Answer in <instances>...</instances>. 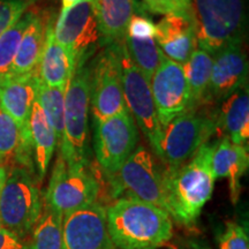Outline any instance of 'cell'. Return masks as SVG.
<instances>
[{"label": "cell", "mask_w": 249, "mask_h": 249, "mask_svg": "<svg viewBox=\"0 0 249 249\" xmlns=\"http://www.w3.org/2000/svg\"><path fill=\"white\" fill-rule=\"evenodd\" d=\"M217 130L225 134L234 144L245 145L249 138V95L248 88L239 89L223 101Z\"/></svg>", "instance_id": "21"}, {"label": "cell", "mask_w": 249, "mask_h": 249, "mask_svg": "<svg viewBox=\"0 0 249 249\" xmlns=\"http://www.w3.org/2000/svg\"><path fill=\"white\" fill-rule=\"evenodd\" d=\"M192 249H207V248H202L200 246H193Z\"/></svg>", "instance_id": "37"}, {"label": "cell", "mask_w": 249, "mask_h": 249, "mask_svg": "<svg viewBox=\"0 0 249 249\" xmlns=\"http://www.w3.org/2000/svg\"><path fill=\"white\" fill-rule=\"evenodd\" d=\"M48 21H45L44 17L38 12L33 11L30 22L24 31L17 57L14 59L11 76L28 75L37 71L44 48Z\"/></svg>", "instance_id": "23"}, {"label": "cell", "mask_w": 249, "mask_h": 249, "mask_svg": "<svg viewBox=\"0 0 249 249\" xmlns=\"http://www.w3.org/2000/svg\"><path fill=\"white\" fill-rule=\"evenodd\" d=\"M28 5L27 0H0V36L20 20Z\"/></svg>", "instance_id": "31"}, {"label": "cell", "mask_w": 249, "mask_h": 249, "mask_svg": "<svg viewBox=\"0 0 249 249\" xmlns=\"http://www.w3.org/2000/svg\"><path fill=\"white\" fill-rule=\"evenodd\" d=\"M21 142V130L18 124L0 108V166L15 164Z\"/></svg>", "instance_id": "29"}, {"label": "cell", "mask_w": 249, "mask_h": 249, "mask_svg": "<svg viewBox=\"0 0 249 249\" xmlns=\"http://www.w3.org/2000/svg\"><path fill=\"white\" fill-rule=\"evenodd\" d=\"M62 218L61 213L43 203L42 214L26 249H62Z\"/></svg>", "instance_id": "25"}, {"label": "cell", "mask_w": 249, "mask_h": 249, "mask_svg": "<svg viewBox=\"0 0 249 249\" xmlns=\"http://www.w3.org/2000/svg\"><path fill=\"white\" fill-rule=\"evenodd\" d=\"M213 145L204 144L187 163L163 171L166 213L171 219L192 226L211 198L214 178L211 166Z\"/></svg>", "instance_id": "1"}, {"label": "cell", "mask_w": 249, "mask_h": 249, "mask_svg": "<svg viewBox=\"0 0 249 249\" xmlns=\"http://www.w3.org/2000/svg\"><path fill=\"white\" fill-rule=\"evenodd\" d=\"M0 249H26V245L17 235L5 229H0Z\"/></svg>", "instance_id": "34"}, {"label": "cell", "mask_w": 249, "mask_h": 249, "mask_svg": "<svg viewBox=\"0 0 249 249\" xmlns=\"http://www.w3.org/2000/svg\"><path fill=\"white\" fill-rule=\"evenodd\" d=\"M6 178H7V170L4 166H0V193H1L2 187L5 185Z\"/></svg>", "instance_id": "36"}, {"label": "cell", "mask_w": 249, "mask_h": 249, "mask_svg": "<svg viewBox=\"0 0 249 249\" xmlns=\"http://www.w3.org/2000/svg\"><path fill=\"white\" fill-rule=\"evenodd\" d=\"M90 107V67L77 64L65 91L64 135L59 155L70 166L90 165L88 113Z\"/></svg>", "instance_id": "3"}, {"label": "cell", "mask_w": 249, "mask_h": 249, "mask_svg": "<svg viewBox=\"0 0 249 249\" xmlns=\"http://www.w3.org/2000/svg\"><path fill=\"white\" fill-rule=\"evenodd\" d=\"M54 22L48 21L45 42L38 64L39 80L49 87H66L73 75L76 64L67 49L59 44L54 37Z\"/></svg>", "instance_id": "19"}, {"label": "cell", "mask_w": 249, "mask_h": 249, "mask_svg": "<svg viewBox=\"0 0 249 249\" xmlns=\"http://www.w3.org/2000/svg\"><path fill=\"white\" fill-rule=\"evenodd\" d=\"M38 183L30 171L13 166L0 193V224L20 240L33 231L42 214L43 198Z\"/></svg>", "instance_id": "5"}, {"label": "cell", "mask_w": 249, "mask_h": 249, "mask_svg": "<svg viewBox=\"0 0 249 249\" xmlns=\"http://www.w3.org/2000/svg\"><path fill=\"white\" fill-rule=\"evenodd\" d=\"M107 177L114 201L136 198L166 211L163 171L144 147H136L118 172Z\"/></svg>", "instance_id": "7"}, {"label": "cell", "mask_w": 249, "mask_h": 249, "mask_svg": "<svg viewBox=\"0 0 249 249\" xmlns=\"http://www.w3.org/2000/svg\"><path fill=\"white\" fill-rule=\"evenodd\" d=\"M156 24L143 15L134 14L127 27V35L135 38H155Z\"/></svg>", "instance_id": "33"}, {"label": "cell", "mask_w": 249, "mask_h": 249, "mask_svg": "<svg viewBox=\"0 0 249 249\" xmlns=\"http://www.w3.org/2000/svg\"><path fill=\"white\" fill-rule=\"evenodd\" d=\"M218 249H249L247 231L238 223L229 222L219 236Z\"/></svg>", "instance_id": "32"}, {"label": "cell", "mask_w": 249, "mask_h": 249, "mask_svg": "<svg viewBox=\"0 0 249 249\" xmlns=\"http://www.w3.org/2000/svg\"><path fill=\"white\" fill-rule=\"evenodd\" d=\"M249 155L247 147L234 144L229 138H224L213 145L211 166L216 179L229 180L230 196L233 204H236L241 194V179L247 172Z\"/></svg>", "instance_id": "18"}, {"label": "cell", "mask_w": 249, "mask_h": 249, "mask_svg": "<svg viewBox=\"0 0 249 249\" xmlns=\"http://www.w3.org/2000/svg\"><path fill=\"white\" fill-rule=\"evenodd\" d=\"M65 91L66 87H49L39 80L37 86L36 101L44 112L46 120L57 136L58 143L64 135Z\"/></svg>", "instance_id": "27"}, {"label": "cell", "mask_w": 249, "mask_h": 249, "mask_svg": "<svg viewBox=\"0 0 249 249\" xmlns=\"http://www.w3.org/2000/svg\"><path fill=\"white\" fill-rule=\"evenodd\" d=\"M149 82L161 127L191 110V95L182 65L166 58Z\"/></svg>", "instance_id": "13"}, {"label": "cell", "mask_w": 249, "mask_h": 249, "mask_svg": "<svg viewBox=\"0 0 249 249\" xmlns=\"http://www.w3.org/2000/svg\"><path fill=\"white\" fill-rule=\"evenodd\" d=\"M54 37L73 55L75 64L86 62L101 38L92 1H82L60 11L54 22Z\"/></svg>", "instance_id": "11"}, {"label": "cell", "mask_w": 249, "mask_h": 249, "mask_svg": "<svg viewBox=\"0 0 249 249\" xmlns=\"http://www.w3.org/2000/svg\"><path fill=\"white\" fill-rule=\"evenodd\" d=\"M82 1H92V0H61V11L71 7V6L79 4Z\"/></svg>", "instance_id": "35"}, {"label": "cell", "mask_w": 249, "mask_h": 249, "mask_svg": "<svg viewBox=\"0 0 249 249\" xmlns=\"http://www.w3.org/2000/svg\"><path fill=\"white\" fill-rule=\"evenodd\" d=\"M197 46L214 55L242 42L244 0H193Z\"/></svg>", "instance_id": "6"}, {"label": "cell", "mask_w": 249, "mask_h": 249, "mask_svg": "<svg viewBox=\"0 0 249 249\" xmlns=\"http://www.w3.org/2000/svg\"><path fill=\"white\" fill-rule=\"evenodd\" d=\"M28 127H29L31 145H33L37 180L38 182H42L48 173L50 163L58 144V140L37 101L33 104Z\"/></svg>", "instance_id": "22"}, {"label": "cell", "mask_w": 249, "mask_h": 249, "mask_svg": "<svg viewBox=\"0 0 249 249\" xmlns=\"http://www.w3.org/2000/svg\"><path fill=\"white\" fill-rule=\"evenodd\" d=\"M155 39L167 58L185 64L198 48L195 18L166 15L156 24Z\"/></svg>", "instance_id": "16"}, {"label": "cell", "mask_w": 249, "mask_h": 249, "mask_svg": "<svg viewBox=\"0 0 249 249\" xmlns=\"http://www.w3.org/2000/svg\"><path fill=\"white\" fill-rule=\"evenodd\" d=\"M92 2L101 36L110 44H123L130 18L135 14V0H92Z\"/></svg>", "instance_id": "20"}, {"label": "cell", "mask_w": 249, "mask_h": 249, "mask_svg": "<svg viewBox=\"0 0 249 249\" xmlns=\"http://www.w3.org/2000/svg\"><path fill=\"white\" fill-rule=\"evenodd\" d=\"M144 7L151 13L194 17L193 0H143Z\"/></svg>", "instance_id": "30"}, {"label": "cell", "mask_w": 249, "mask_h": 249, "mask_svg": "<svg viewBox=\"0 0 249 249\" xmlns=\"http://www.w3.org/2000/svg\"><path fill=\"white\" fill-rule=\"evenodd\" d=\"M31 15L33 9L26 12L14 26L0 36V83L11 77L14 59L17 57L24 31L30 22Z\"/></svg>", "instance_id": "28"}, {"label": "cell", "mask_w": 249, "mask_h": 249, "mask_svg": "<svg viewBox=\"0 0 249 249\" xmlns=\"http://www.w3.org/2000/svg\"><path fill=\"white\" fill-rule=\"evenodd\" d=\"M89 166H70L58 155L43 203L62 216L96 203L101 183Z\"/></svg>", "instance_id": "8"}, {"label": "cell", "mask_w": 249, "mask_h": 249, "mask_svg": "<svg viewBox=\"0 0 249 249\" xmlns=\"http://www.w3.org/2000/svg\"><path fill=\"white\" fill-rule=\"evenodd\" d=\"M28 2H29V4H31V2H34V1H36V0H27Z\"/></svg>", "instance_id": "38"}, {"label": "cell", "mask_w": 249, "mask_h": 249, "mask_svg": "<svg viewBox=\"0 0 249 249\" xmlns=\"http://www.w3.org/2000/svg\"><path fill=\"white\" fill-rule=\"evenodd\" d=\"M62 249H116L107 232L104 205L96 202L65 214Z\"/></svg>", "instance_id": "14"}, {"label": "cell", "mask_w": 249, "mask_h": 249, "mask_svg": "<svg viewBox=\"0 0 249 249\" xmlns=\"http://www.w3.org/2000/svg\"><path fill=\"white\" fill-rule=\"evenodd\" d=\"M120 64L126 107L154 148L160 138L161 126L156 112L150 82L130 60L124 43L120 45Z\"/></svg>", "instance_id": "12"}, {"label": "cell", "mask_w": 249, "mask_h": 249, "mask_svg": "<svg viewBox=\"0 0 249 249\" xmlns=\"http://www.w3.org/2000/svg\"><path fill=\"white\" fill-rule=\"evenodd\" d=\"M217 132L216 117L191 108L161 127L154 151L170 169L187 163Z\"/></svg>", "instance_id": "4"}, {"label": "cell", "mask_w": 249, "mask_h": 249, "mask_svg": "<svg viewBox=\"0 0 249 249\" xmlns=\"http://www.w3.org/2000/svg\"><path fill=\"white\" fill-rule=\"evenodd\" d=\"M213 55L207 51L197 48L185 64H182L189 95H191V108H197L205 101L208 86H209Z\"/></svg>", "instance_id": "24"}, {"label": "cell", "mask_w": 249, "mask_h": 249, "mask_svg": "<svg viewBox=\"0 0 249 249\" xmlns=\"http://www.w3.org/2000/svg\"><path fill=\"white\" fill-rule=\"evenodd\" d=\"M93 149L96 160L107 176L118 172L136 149L138 124L130 112L124 111L105 120H93Z\"/></svg>", "instance_id": "10"}, {"label": "cell", "mask_w": 249, "mask_h": 249, "mask_svg": "<svg viewBox=\"0 0 249 249\" xmlns=\"http://www.w3.org/2000/svg\"><path fill=\"white\" fill-rule=\"evenodd\" d=\"M0 229H1V224H0Z\"/></svg>", "instance_id": "39"}, {"label": "cell", "mask_w": 249, "mask_h": 249, "mask_svg": "<svg viewBox=\"0 0 249 249\" xmlns=\"http://www.w3.org/2000/svg\"><path fill=\"white\" fill-rule=\"evenodd\" d=\"M124 44L130 60L149 81L167 58L155 38H135L126 36Z\"/></svg>", "instance_id": "26"}, {"label": "cell", "mask_w": 249, "mask_h": 249, "mask_svg": "<svg viewBox=\"0 0 249 249\" xmlns=\"http://www.w3.org/2000/svg\"><path fill=\"white\" fill-rule=\"evenodd\" d=\"M120 45H108L90 67V107L93 120L108 119L128 110L123 91Z\"/></svg>", "instance_id": "9"}, {"label": "cell", "mask_w": 249, "mask_h": 249, "mask_svg": "<svg viewBox=\"0 0 249 249\" xmlns=\"http://www.w3.org/2000/svg\"><path fill=\"white\" fill-rule=\"evenodd\" d=\"M38 82V71H35L28 75L11 76L0 83V108L18 124L20 130L28 128Z\"/></svg>", "instance_id": "17"}, {"label": "cell", "mask_w": 249, "mask_h": 249, "mask_svg": "<svg viewBox=\"0 0 249 249\" xmlns=\"http://www.w3.org/2000/svg\"><path fill=\"white\" fill-rule=\"evenodd\" d=\"M248 61L242 42L231 44L213 55V68L204 103L225 101L247 87Z\"/></svg>", "instance_id": "15"}, {"label": "cell", "mask_w": 249, "mask_h": 249, "mask_svg": "<svg viewBox=\"0 0 249 249\" xmlns=\"http://www.w3.org/2000/svg\"><path fill=\"white\" fill-rule=\"evenodd\" d=\"M107 226L116 249H157L173 235L170 214L136 198H118L105 208Z\"/></svg>", "instance_id": "2"}]
</instances>
